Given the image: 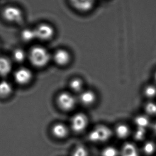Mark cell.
<instances>
[{"label":"cell","instance_id":"9","mask_svg":"<svg viewBox=\"0 0 156 156\" xmlns=\"http://www.w3.org/2000/svg\"><path fill=\"white\" fill-rule=\"evenodd\" d=\"M71 59V55L67 50L60 49L55 52L54 60L57 65L64 66L70 62Z\"/></svg>","mask_w":156,"mask_h":156},{"label":"cell","instance_id":"27","mask_svg":"<svg viewBox=\"0 0 156 156\" xmlns=\"http://www.w3.org/2000/svg\"><path fill=\"white\" fill-rule=\"evenodd\" d=\"M154 80L156 82V71L155 73H154Z\"/></svg>","mask_w":156,"mask_h":156},{"label":"cell","instance_id":"1","mask_svg":"<svg viewBox=\"0 0 156 156\" xmlns=\"http://www.w3.org/2000/svg\"><path fill=\"white\" fill-rule=\"evenodd\" d=\"M28 58L34 66L44 67L50 62V53L46 48L41 46H35L32 48L28 54Z\"/></svg>","mask_w":156,"mask_h":156},{"label":"cell","instance_id":"15","mask_svg":"<svg viewBox=\"0 0 156 156\" xmlns=\"http://www.w3.org/2000/svg\"><path fill=\"white\" fill-rule=\"evenodd\" d=\"M115 133L119 139H125L130 134V129L126 124H120L116 126Z\"/></svg>","mask_w":156,"mask_h":156},{"label":"cell","instance_id":"5","mask_svg":"<svg viewBox=\"0 0 156 156\" xmlns=\"http://www.w3.org/2000/svg\"><path fill=\"white\" fill-rule=\"evenodd\" d=\"M36 39L42 41H48L52 38L55 34V30L51 25L47 23L40 24L35 28Z\"/></svg>","mask_w":156,"mask_h":156},{"label":"cell","instance_id":"24","mask_svg":"<svg viewBox=\"0 0 156 156\" xmlns=\"http://www.w3.org/2000/svg\"><path fill=\"white\" fill-rule=\"evenodd\" d=\"M89 154L87 149L83 145H79L75 148L72 154V156H88Z\"/></svg>","mask_w":156,"mask_h":156},{"label":"cell","instance_id":"19","mask_svg":"<svg viewBox=\"0 0 156 156\" xmlns=\"http://www.w3.org/2000/svg\"><path fill=\"white\" fill-rule=\"evenodd\" d=\"M69 85L72 91L79 92L83 89V81L79 78H74L70 81Z\"/></svg>","mask_w":156,"mask_h":156},{"label":"cell","instance_id":"25","mask_svg":"<svg viewBox=\"0 0 156 156\" xmlns=\"http://www.w3.org/2000/svg\"><path fill=\"white\" fill-rule=\"evenodd\" d=\"M147 134V129L144 128H136L134 133L135 140L137 141H143Z\"/></svg>","mask_w":156,"mask_h":156},{"label":"cell","instance_id":"13","mask_svg":"<svg viewBox=\"0 0 156 156\" xmlns=\"http://www.w3.org/2000/svg\"><path fill=\"white\" fill-rule=\"evenodd\" d=\"M12 69V64L9 59L5 57H0V76L8 75Z\"/></svg>","mask_w":156,"mask_h":156},{"label":"cell","instance_id":"17","mask_svg":"<svg viewBox=\"0 0 156 156\" xmlns=\"http://www.w3.org/2000/svg\"><path fill=\"white\" fill-rule=\"evenodd\" d=\"M143 152L147 155L150 156L155 152L156 150V145L155 143L151 141L146 142L143 144L142 147Z\"/></svg>","mask_w":156,"mask_h":156},{"label":"cell","instance_id":"22","mask_svg":"<svg viewBox=\"0 0 156 156\" xmlns=\"http://www.w3.org/2000/svg\"><path fill=\"white\" fill-rule=\"evenodd\" d=\"M144 94L146 98L152 99L156 97V86L154 85H148L144 90Z\"/></svg>","mask_w":156,"mask_h":156},{"label":"cell","instance_id":"7","mask_svg":"<svg viewBox=\"0 0 156 156\" xmlns=\"http://www.w3.org/2000/svg\"><path fill=\"white\" fill-rule=\"evenodd\" d=\"M32 73L26 67H21L14 74L16 81L20 85H24L30 83L32 79Z\"/></svg>","mask_w":156,"mask_h":156},{"label":"cell","instance_id":"3","mask_svg":"<svg viewBox=\"0 0 156 156\" xmlns=\"http://www.w3.org/2000/svg\"><path fill=\"white\" fill-rule=\"evenodd\" d=\"M2 16L5 20L11 23H18L23 20L22 10L12 5L8 6L3 9Z\"/></svg>","mask_w":156,"mask_h":156},{"label":"cell","instance_id":"6","mask_svg":"<svg viewBox=\"0 0 156 156\" xmlns=\"http://www.w3.org/2000/svg\"><path fill=\"white\" fill-rule=\"evenodd\" d=\"M57 103L62 110L69 111L74 108L76 101L74 97L71 94L67 92H63L58 96Z\"/></svg>","mask_w":156,"mask_h":156},{"label":"cell","instance_id":"4","mask_svg":"<svg viewBox=\"0 0 156 156\" xmlns=\"http://www.w3.org/2000/svg\"><path fill=\"white\" fill-rule=\"evenodd\" d=\"M88 122V118L86 115L83 113H78L72 118L71 128L74 132H82L87 128Z\"/></svg>","mask_w":156,"mask_h":156},{"label":"cell","instance_id":"2","mask_svg":"<svg viewBox=\"0 0 156 156\" xmlns=\"http://www.w3.org/2000/svg\"><path fill=\"white\" fill-rule=\"evenodd\" d=\"M112 131L108 127L103 125H98L88 134V140L93 143H103L108 141L112 136Z\"/></svg>","mask_w":156,"mask_h":156},{"label":"cell","instance_id":"26","mask_svg":"<svg viewBox=\"0 0 156 156\" xmlns=\"http://www.w3.org/2000/svg\"><path fill=\"white\" fill-rule=\"evenodd\" d=\"M152 129L154 132L156 134V122L152 125Z\"/></svg>","mask_w":156,"mask_h":156},{"label":"cell","instance_id":"10","mask_svg":"<svg viewBox=\"0 0 156 156\" xmlns=\"http://www.w3.org/2000/svg\"><path fill=\"white\" fill-rule=\"evenodd\" d=\"M120 154V156H139V150L134 144L127 142L122 145Z\"/></svg>","mask_w":156,"mask_h":156},{"label":"cell","instance_id":"12","mask_svg":"<svg viewBox=\"0 0 156 156\" xmlns=\"http://www.w3.org/2000/svg\"><path fill=\"white\" fill-rule=\"evenodd\" d=\"M51 132L55 137L58 139H63L67 136L69 130L64 124L57 123L52 126Z\"/></svg>","mask_w":156,"mask_h":156},{"label":"cell","instance_id":"20","mask_svg":"<svg viewBox=\"0 0 156 156\" xmlns=\"http://www.w3.org/2000/svg\"><path fill=\"white\" fill-rule=\"evenodd\" d=\"M27 57L26 52L20 48L16 49L13 52V58L14 60L18 63L24 62Z\"/></svg>","mask_w":156,"mask_h":156},{"label":"cell","instance_id":"8","mask_svg":"<svg viewBox=\"0 0 156 156\" xmlns=\"http://www.w3.org/2000/svg\"><path fill=\"white\" fill-rule=\"evenodd\" d=\"M73 8L82 12L90 11L95 5L96 0H69Z\"/></svg>","mask_w":156,"mask_h":156},{"label":"cell","instance_id":"21","mask_svg":"<svg viewBox=\"0 0 156 156\" xmlns=\"http://www.w3.org/2000/svg\"><path fill=\"white\" fill-rule=\"evenodd\" d=\"M119 152L116 147L113 146H108L104 147L101 152V156H118Z\"/></svg>","mask_w":156,"mask_h":156},{"label":"cell","instance_id":"11","mask_svg":"<svg viewBox=\"0 0 156 156\" xmlns=\"http://www.w3.org/2000/svg\"><path fill=\"white\" fill-rule=\"evenodd\" d=\"M96 100L95 93L92 90H87L81 92L80 95V101L85 105H91Z\"/></svg>","mask_w":156,"mask_h":156},{"label":"cell","instance_id":"23","mask_svg":"<svg viewBox=\"0 0 156 156\" xmlns=\"http://www.w3.org/2000/svg\"><path fill=\"white\" fill-rule=\"evenodd\" d=\"M144 110L147 115H156V103L152 101L147 102L144 106Z\"/></svg>","mask_w":156,"mask_h":156},{"label":"cell","instance_id":"16","mask_svg":"<svg viewBox=\"0 0 156 156\" xmlns=\"http://www.w3.org/2000/svg\"><path fill=\"white\" fill-rule=\"evenodd\" d=\"M12 87L10 83L5 80L0 82V96L5 98L11 94Z\"/></svg>","mask_w":156,"mask_h":156},{"label":"cell","instance_id":"14","mask_svg":"<svg viewBox=\"0 0 156 156\" xmlns=\"http://www.w3.org/2000/svg\"><path fill=\"white\" fill-rule=\"evenodd\" d=\"M136 128L147 129L150 126V120L147 115H138L135 117L134 120Z\"/></svg>","mask_w":156,"mask_h":156},{"label":"cell","instance_id":"18","mask_svg":"<svg viewBox=\"0 0 156 156\" xmlns=\"http://www.w3.org/2000/svg\"><path fill=\"white\" fill-rule=\"evenodd\" d=\"M22 37L24 41L30 42L36 39L34 29H25L22 31Z\"/></svg>","mask_w":156,"mask_h":156}]
</instances>
